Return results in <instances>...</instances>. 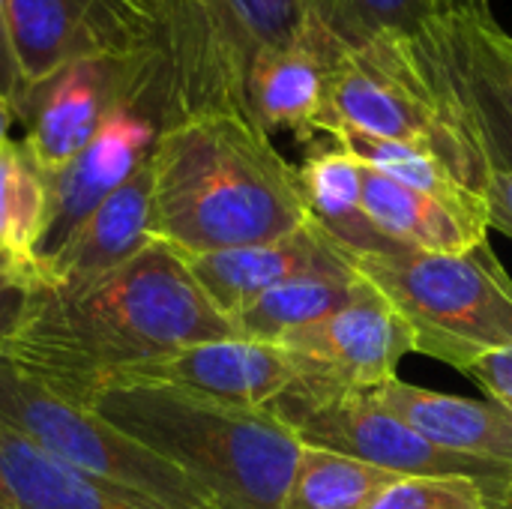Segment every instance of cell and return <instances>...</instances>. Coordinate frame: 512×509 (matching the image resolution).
<instances>
[{
    "instance_id": "obj_1",
    "label": "cell",
    "mask_w": 512,
    "mask_h": 509,
    "mask_svg": "<svg viewBox=\"0 0 512 509\" xmlns=\"http://www.w3.org/2000/svg\"><path fill=\"white\" fill-rule=\"evenodd\" d=\"M234 336H240L237 327L204 294L186 258L153 240L138 258L81 294L54 297L33 288L0 363L90 408L117 372Z\"/></svg>"
},
{
    "instance_id": "obj_2",
    "label": "cell",
    "mask_w": 512,
    "mask_h": 509,
    "mask_svg": "<svg viewBox=\"0 0 512 509\" xmlns=\"http://www.w3.org/2000/svg\"><path fill=\"white\" fill-rule=\"evenodd\" d=\"M150 165L153 237L180 255L270 243L309 222L297 165L240 111L165 126Z\"/></svg>"
},
{
    "instance_id": "obj_3",
    "label": "cell",
    "mask_w": 512,
    "mask_h": 509,
    "mask_svg": "<svg viewBox=\"0 0 512 509\" xmlns=\"http://www.w3.org/2000/svg\"><path fill=\"white\" fill-rule=\"evenodd\" d=\"M90 411L171 462L222 509H282L300 441L267 411L168 387H108Z\"/></svg>"
},
{
    "instance_id": "obj_4",
    "label": "cell",
    "mask_w": 512,
    "mask_h": 509,
    "mask_svg": "<svg viewBox=\"0 0 512 509\" xmlns=\"http://www.w3.org/2000/svg\"><path fill=\"white\" fill-rule=\"evenodd\" d=\"M150 3L156 48L135 108L153 117L159 129L207 111L246 114L252 63L264 51L300 42L324 27L309 0Z\"/></svg>"
},
{
    "instance_id": "obj_5",
    "label": "cell",
    "mask_w": 512,
    "mask_h": 509,
    "mask_svg": "<svg viewBox=\"0 0 512 509\" xmlns=\"http://www.w3.org/2000/svg\"><path fill=\"white\" fill-rule=\"evenodd\" d=\"M429 24L411 36L396 33L345 48L333 81L330 135L354 129L426 150L483 198L492 162Z\"/></svg>"
},
{
    "instance_id": "obj_6",
    "label": "cell",
    "mask_w": 512,
    "mask_h": 509,
    "mask_svg": "<svg viewBox=\"0 0 512 509\" xmlns=\"http://www.w3.org/2000/svg\"><path fill=\"white\" fill-rule=\"evenodd\" d=\"M348 258L408 324L417 354L468 372L512 345V279L489 243L462 255L396 246Z\"/></svg>"
},
{
    "instance_id": "obj_7",
    "label": "cell",
    "mask_w": 512,
    "mask_h": 509,
    "mask_svg": "<svg viewBox=\"0 0 512 509\" xmlns=\"http://www.w3.org/2000/svg\"><path fill=\"white\" fill-rule=\"evenodd\" d=\"M267 411L306 447L333 450L399 477H462L489 492L498 509H512V471L441 450L369 393L294 378Z\"/></svg>"
},
{
    "instance_id": "obj_8",
    "label": "cell",
    "mask_w": 512,
    "mask_h": 509,
    "mask_svg": "<svg viewBox=\"0 0 512 509\" xmlns=\"http://www.w3.org/2000/svg\"><path fill=\"white\" fill-rule=\"evenodd\" d=\"M0 426L57 462L141 492L174 509H222L171 462L93 414L72 405L9 363H0Z\"/></svg>"
},
{
    "instance_id": "obj_9",
    "label": "cell",
    "mask_w": 512,
    "mask_h": 509,
    "mask_svg": "<svg viewBox=\"0 0 512 509\" xmlns=\"http://www.w3.org/2000/svg\"><path fill=\"white\" fill-rule=\"evenodd\" d=\"M6 27L18 102L69 63L111 60L126 66L123 99L135 108L156 48L153 18L135 0H9Z\"/></svg>"
},
{
    "instance_id": "obj_10",
    "label": "cell",
    "mask_w": 512,
    "mask_h": 509,
    "mask_svg": "<svg viewBox=\"0 0 512 509\" xmlns=\"http://www.w3.org/2000/svg\"><path fill=\"white\" fill-rule=\"evenodd\" d=\"M282 348L294 357L297 378L357 393L390 384L402 357L417 351L408 324L363 276L345 306L294 330Z\"/></svg>"
},
{
    "instance_id": "obj_11",
    "label": "cell",
    "mask_w": 512,
    "mask_h": 509,
    "mask_svg": "<svg viewBox=\"0 0 512 509\" xmlns=\"http://www.w3.org/2000/svg\"><path fill=\"white\" fill-rule=\"evenodd\" d=\"M294 378H297V363L282 345L234 336V339L189 345L174 354L156 357L150 363L123 369L102 390L141 384V387H168L237 408H267Z\"/></svg>"
},
{
    "instance_id": "obj_12",
    "label": "cell",
    "mask_w": 512,
    "mask_h": 509,
    "mask_svg": "<svg viewBox=\"0 0 512 509\" xmlns=\"http://www.w3.org/2000/svg\"><path fill=\"white\" fill-rule=\"evenodd\" d=\"M345 45L324 27L300 42L264 51L246 78V114L273 138L291 132L303 144L333 129V81Z\"/></svg>"
},
{
    "instance_id": "obj_13",
    "label": "cell",
    "mask_w": 512,
    "mask_h": 509,
    "mask_svg": "<svg viewBox=\"0 0 512 509\" xmlns=\"http://www.w3.org/2000/svg\"><path fill=\"white\" fill-rule=\"evenodd\" d=\"M429 30L492 168L512 171V36L492 12L435 15Z\"/></svg>"
},
{
    "instance_id": "obj_14",
    "label": "cell",
    "mask_w": 512,
    "mask_h": 509,
    "mask_svg": "<svg viewBox=\"0 0 512 509\" xmlns=\"http://www.w3.org/2000/svg\"><path fill=\"white\" fill-rule=\"evenodd\" d=\"M159 132L162 129L153 117L120 102L93 141L66 168L48 174V219L39 261L51 258L75 228L153 156Z\"/></svg>"
},
{
    "instance_id": "obj_15",
    "label": "cell",
    "mask_w": 512,
    "mask_h": 509,
    "mask_svg": "<svg viewBox=\"0 0 512 509\" xmlns=\"http://www.w3.org/2000/svg\"><path fill=\"white\" fill-rule=\"evenodd\" d=\"M153 240V165L147 159L51 258L39 261L36 291L54 297L81 294L126 267Z\"/></svg>"
},
{
    "instance_id": "obj_16",
    "label": "cell",
    "mask_w": 512,
    "mask_h": 509,
    "mask_svg": "<svg viewBox=\"0 0 512 509\" xmlns=\"http://www.w3.org/2000/svg\"><path fill=\"white\" fill-rule=\"evenodd\" d=\"M123 63L78 60L24 93L15 120L24 123V144L45 174L66 168L123 102Z\"/></svg>"
},
{
    "instance_id": "obj_17",
    "label": "cell",
    "mask_w": 512,
    "mask_h": 509,
    "mask_svg": "<svg viewBox=\"0 0 512 509\" xmlns=\"http://www.w3.org/2000/svg\"><path fill=\"white\" fill-rule=\"evenodd\" d=\"M192 276L213 300V306L234 324L240 312H246L258 297L270 288L315 270H339L351 267L348 252L321 231L312 219L279 240L204 252V255H183Z\"/></svg>"
},
{
    "instance_id": "obj_18",
    "label": "cell",
    "mask_w": 512,
    "mask_h": 509,
    "mask_svg": "<svg viewBox=\"0 0 512 509\" xmlns=\"http://www.w3.org/2000/svg\"><path fill=\"white\" fill-rule=\"evenodd\" d=\"M387 414L408 423L441 450L512 471V411L495 399L435 393L393 378L369 393Z\"/></svg>"
},
{
    "instance_id": "obj_19",
    "label": "cell",
    "mask_w": 512,
    "mask_h": 509,
    "mask_svg": "<svg viewBox=\"0 0 512 509\" xmlns=\"http://www.w3.org/2000/svg\"><path fill=\"white\" fill-rule=\"evenodd\" d=\"M363 210L396 246L462 255L486 243L489 216L465 213L363 165Z\"/></svg>"
},
{
    "instance_id": "obj_20",
    "label": "cell",
    "mask_w": 512,
    "mask_h": 509,
    "mask_svg": "<svg viewBox=\"0 0 512 509\" xmlns=\"http://www.w3.org/2000/svg\"><path fill=\"white\" fill-rule=\"evenodd\" d=\"M0 477L15 509H174L126 486L75 471L0 426Z\"/></svg>"
},
{
    "instance_id": "obj_21",
    "label": "cell",
    "mask_w": 512,
    "mask_h": 509,
    "mask_svg": "<svg viewBox=\"0 0 512 509\" xmlns=\"http://www.w3.org/2000/svg\"><path fill=\"white\" fill-rule=\"evenodd\" d=\"M297 180L309 219L348 255L396 249V243H390L363 210V165L339 141L327 138V144H321L318 138L309 144L297 165Z\"/></svg>"
},
{
    "instance_id": "obj_22",
    "label": "cell",
    "mask_w": 512,
    "mask_h": 509,
    "mask_svg": "<svg viewBox=\"0 0 512 509\" xmlns=\"http://www.w3.org/2000/svg\"><path fill=\"white\" fill-rule=\"evenodd\" d=\"M360 285V273L354 267L339 270H315L294 276L276 288H270L264 297H258L246 312L237 315L234 327L243 339L282 345L285 336H291L300 327H309L339 306H345Z\"/></svg>"
},
{
    "instance_id": "obj_23",
    "label": "cell",
    "mask_w": 512,
    "mask_h": 509,
    "mask_svg": "<svg viewBox=\"0 0 512 509\" xmlns=\"http://www.w3.org/2000/svg\"><path fill=\"white\" fill-rule=\"evenodd\" d=\"M48 219V174L24 141L0 144V252L36 282Z\"/></svg>"
},
{
    "instance_id": "obj_24",
    "label": "cell",
    "mask_w": 512,
    "mask_h": 509,
    "mask_svg": "<svg viewBox=\"0 0 512 509\" xmlns=\"http://www.w3.org/2000/svg\"><path fill=\"white\" fill-rule=\"evenodd\" d=\"M396 480L360 459L300 444L282 509H366Z\"/></svg>"
},
{
    "instance_id": "obj_25",
    "label": "cell",
    "mask_w": 512,
    "mask_h": 509,
    "mask_svg": "<svg viewBox=\"0 0 512 509\" xmlns=\"http://www.w3.org/2000/svg\"><path fill=\"white\" fill-rule=\"evenodd\" d=\"M327 138L339 141L351 156H357L360 165H366L414 192H423V195L444 201L465 213L489 216L486 201L480 195H474L465 183H459V177L426 150H417V147H408L399 141H387V138H375V135H363L354 129H336Z\"/></svg>"
},
{
    "instance_id": "obj_26",
    "label": "cell",
    "mask_w": 512,
    "mask_h": 509,
    "mask_svg": "<svg viewBox=\"0 0 512 509\" xmlns=\"http://www.w3.org/2000/svg\"><path fill=\"white\" fill-rule=\"evenodd\" d=\"M318 24H324L345 48H360L381 36L420 33L435 15V0H309Z\"/></svg>"
},
{
    "instance_id": "obj_27",
    "label": "cell",
    "mask_w": 512,
    "mask_h": 509,
    "mask_svg": "<svg viewBox=\"0 0 512 509\" xmlns=\"http://www.w3.org/2000/svg\"><path fill=\"white\" fill-rule=\"evenodd\" d=\"M366 509H498L483 486L462 477H399Z\"/></svg>"
},
{
    "instance_id": "obj_28",
    "label": "cell",
    "mask_w": 512,
    "mask_h": 509,
    "mask_svg": "<svg viewBox=\"0 0 512 509\" xmlns=\"http://www.w3.org/2000/svg\"><path fill=\"white\" fill-rule=\"evenodd\" d=\"M33 288H36V282L0 252V351L6 345V339L12 336L15 324L21 321V312H24Z\"/></svg>"
},
{
    "instance_id": "obj_29",
    "label": "cell",
    "mask_w": 512,
    "mask_h": 509,
    "mask_svg": "<svg viewBox=\"0 0 512 509\" xmlns=\"http://www.w3.org/2000/svg\"><path fill=\"white\" fill-rule=\"evenodd\" d=\"M474 384H480V390L507 405L512 411V345L510 348H501V351H492L486 357H480L468 372H465Z\"/></svg>"
},
{
    "instance_id": "obj_30",
    "label": "cell",
    "mask_w": 512,
    "mask_h": 509,
    "mask_svg": "<svg viewBox=\"0 0 512 509\" xmlns=\"http://www.w3.org/2000/svg\"><path fill=\"white\" fill-rule=\"evenodd\" d=\"M483 198L489 210V228L512 237V171L492 168Z\"/></svg>"
},
{
    "instance_id": "obj_31",
    "label": "cell",
    "mask_w": 512,
    "mask_h": 509,
    "mask_svg": "<svg viewBox=\"0 0 512 509\" xmlns=\"http://www.w3.org/2000/svg\"><path fill=\"white\" fill-rule=\"evenodd\" d=\"M6 3L0 0V96L15 108L21 87H18V69H15V57H12V45H9V27H6Z\"/></svg>"
},
{
    "instance_id": "obj_32",
    "label": "cell",
    "mask_w": 512,
    "mask_h": 509,
    "mask_svg": "<svg viewBox=\"0 0 512 509\" xmlns=\"http://www.w3.org/2000/svg\"><path fill=\"white\" fill-rule=\"evenodd\" d=\"M438 15H459V12H489V0H435Z\"/></svg>"
},
{
    "instance_id": "obj_33",
    "label": "cell",
    "mask_w": 512,
    "mask_h": 509,
    "mask_svg": "<svg viewBox=\"0 0 512 509\" xmlns=\"http://www.w3.org/2000/svg\"><path fill=\"white\" fill-rule=\"evenodd\" d=\"M12 123H15V108L0 96V144H3V141H9V129H12Z\"/></svg>"
},
{
    "instance_id": "obj_34",
    "label": "cell",
    "mask_w": 512,
    "mask_h": 509,
    "mask_svg": "<svg viewBox=\"0 0 512 509\" xmlns=\"http://www.w3.org/2000/svg\"><path fill=\"white\" fill-rule=\"evenodd\" d=\"M0 509H15V501H12V495H9L3 477H0Z\"/></svg>"
},
{
    "instance_id": "obj_35",
    "label": "cell",
    "mask_w": 512,
    "mask_h": 509,
    "mask_svg": "<svg viewBox=\"0 0 512 509\" xmlns=\"http://www.w3.org/2000/svg\"><path fill=\"white\" fill-rule=\"evenodd\" d=\"M135 3H138V6H144V9L150 12V18H153V3H150V0H135ZM153 27H156V24H153Z\"/></svg>"
}]
</instances>
